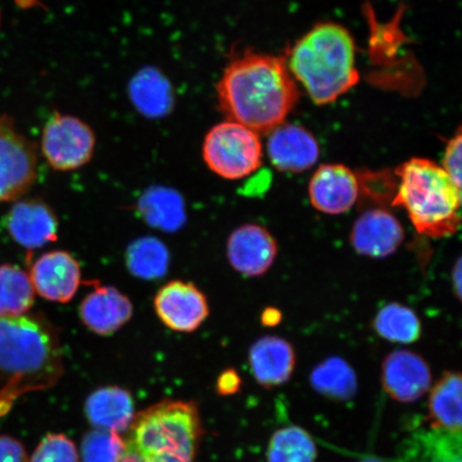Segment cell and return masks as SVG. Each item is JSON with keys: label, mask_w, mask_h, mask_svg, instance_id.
Segmentation results:
<instances>
[{"label": "cell", "mask_w": 462, "mask_h": 462, "mask_svg": "<svg viewBox=\"0 0 462 462\" xmlns=\"http://www.w3.org/2000/svg\"><path fill=\"white\" fill-rule=\"evenodd\" d=\"M63 374L60 333L42 314L0 316V417L27 393L51 388Z\"/></svg>", "instance_id": "2"}, {"label": "cell", "mask_w": 462, "mask_h": 462, "mask_svg": "<svg viewBox=\"0 0 462 462\" xmlns=\"http://www.w3.org/2000/svg\"><path fill=\"white\" fill-rule=\"evenodd\" d=\"M403 241V228L398 219L383 209L368 210L356 219L351 231V244L361 255L383 258L394 253Z\"/></svg>", "instance_id": "16"}, {"label": "cell", "mask_w": 462, "mask_h": 462, "mask_svg": "<svg viewBox=\"0 0 462 462\" xmlns=\"http://www.w3.org/2000/svg\"><path fill=\"white\" fill-rule=\"evenodd\" d=\"M217 91L219 108L228 120L257 134L282 125L299 99L296 80L287 63L252 51L228 63Z\"/></svg>", "instance_id": "1"}, {"label": "cell", "mask_w": 462, "mask_h": 462, "mask_svg": "<svg viewBox=\"0 0 462 462\" xmlns=\"http://www.w3.org/2000/svg\"><path fill=\"white\" fill-rule=\"evenodd\" d=\"M201 435L195 403L165 401L133 420L125 448L144 457L193 462Z\"/></svg>", "instance_id": "5"}, {"label": "cell", "mask_w": 462, "mask_h": 462, "mask_svg": "<svg viewBox=\"0 0 462 462\" xmlns=\"http://www.w3.org/2000/svg\"><path fill=\"white\" fill-rule=\"evenodd\" d=\"M120 462H182V461L173 460V459L144 457V456H142L140 454L133 452V450H130V449L125 448L123 457H121Z\"/></svg>", "instance_id": "34"}, {"label": "cell", "mask_w": 462, "mask_h": 462, "mask_svg": "<svg viewBox=\"0 0 462 462\" xmlns=\"http://www.w3.org/2000/svg\"><path fill=\"white\" fill-rule=\"evenodd\" d=\"M262 320L264 326L275 327L279 325L282 320V315L279 310L274 309L265 310L262 316Z\"/></svg>", "instance_id": "35"}, {"label": "cell", "mask_w": 462, "mask_h": 462, "mask_svg": "<svg viewBox=\"0 0 462 462\" xmlns=\"http://www.w3.org/2000/svg\"><path fill=\"white\" fill-rule=\"evenodd\" d=\"M361 462H383V460H379V459H374V458H369V459H366V460H363Z\"/></svg>", "instance_id": "37"}, {"label": "cell", "mask_w": 462, "mask_h": 462, "mask_svg": "<svg viewBox=\"0 0 462 462\" xmlns=\"http://www.w3.org/2000/svg\"><path fill=\"white\" fill-rule=\"evenodd\" d=\"M5 227L17 245L36 250L54 242L60 221L53 208L42 199H20L11 207Z\"/></svg>", "instance_id": "11"}, {"label": "cell", "mask_w": 462, "mask_h": 462, "mask_svg": "<svg viewBox=\"0 0 462 462\" xmlns=\"http://www.w3.org/2000/svg\"><path fill=\"white\" fill-rule=\"evenodd\" d=\"M429 364L407 350L392 352L381 369V383L386 394L400 402H413L430 390L432 380Z\"/></svg>", "instance_id": "12"}, {"label": "cell", "mask_w": 462, "mask_h": 462, "mask_svg": "<svg viewBox=\"0 0 462 462\" xmlns=\"http://www.w3.org/2000/svg\"><path fill=\"white\" fill-rule=\"evenodd\" d=\"M359 179L360 189H364L365 193L375 201L386 199H394L398 183L394 182L395 179L390 175L389 172L368 171L362 173Z\"/></svg>", "instance_id": "30"}, {"label": "cell", "mask_w": 462, "mask_h": 462, "mask_svg": "<svg viewBox=\"0 0 462 462\" xmlns=\"http://www.w3.org/2000/svg\"><path fill=\"white\" fill-rule=\"evenodd\" d=\"M34 292L46 301L69 303L82 284V270L77 259L66 251L43 254L31 268Z\"/></svg>", "instance_id": "10"}, {"label": "cell", "mask_w": 462, "mask_h": 462, "mask_svg": "<svg viewBox=\"0 0 462 462\" xmlns=\"http://www.w3.org/2000/svg\"><path fill=\"white\" fill-rule=\"evenodd\" d=\"M202 158L219 177L239 180L262 166V142L256 132L235 121H225L207 133Z\"/></svg>", "instance_id": "6"}, {"label": "cell", "mask_w": 462, "mask_h": 462, "mask_svg": "<svg viewBox=\"0 0 462 462\" xmlns=\"http://www.w3.org/2000/svg\"><path fill=\"white\" fill-rule=\"evenodd\" d=\"M310 383L320 394L339 401L349 400L357 388L354 369L338 357L320 363L310 374Z\"/></svg>", "instance_id": "25"}, {"label": "cell", "mask_w": 462, "mask_h": 462, "mask_svg": "<svg viewBox=\"0 0 462 462\" xmlns=\"http://www.w3.org/2000/svg\"><path fill=\"white\" fill-rule=\"evenodd\" d=\"M29 462H79V454L70 439L51 433L39 443Z\"/></svg>", "instance_id": "29"}, {"label": "cell", "mask_w": 462, "mask_h": 462, "mask_svg": "<svg viewBox=\"0 0 462 462\" xmlns=\"http://www.w3.org/2000/svg\"><path fill=\"white\" fill-rule=\"evenodd\" d=\"M400 179L392 205L407 211L420 235L446 238L460 226L461 189L430 160L414 158L395 171Z\"/></svg>", "instance_id": "4"}, {"label": "cell", "mask_w": 462, "mask_h": 462, "mask_svg": "<svg viewBox=\"0 0 462 462\" xmlns=\"http://www.w3.org/2000/svg\"><path fill=\"white\" fill-rule=\"evenodd\" d=\"M277 255V245L267 229L246 224L236 228L227 242V257L231 267L245 276L267 273Z\"/></svg>", "instance_id": "14"}, {"label": "cell", "mask_w": 462, "mask_h": 462, "mask_svg": "<svg viewBox=\"0 0 462 462\" xmlns=\"http://www.w3.org/2000/svg\"><path fill=\"white\" fill-rule=\"evenodd\" d=\"M0 462H29L25 448L14 438L0 436Z\"/></svg>", "instance_id": "32"}, {"label": "cell", "mask_w": 462, "mask_h": 462, "mask_svg": "<svg viewBox=\"0 0 462 462\" xmlns=\"http://www.w3.org/2000/svg\"><path fill=\"white\" fill-rule=\"evenodd\" d=\"M129 94L133 106L150 119L165 117L175 104L170 80L154 68H144L137 72L131 79Z\"/></svg>", "instance_id": "20"}, {"label": "cell", "mask_w": 462, "mask_h": 462, "mask_svg": "<svg viewBox=\"0 0 462 462\" xmlns=\"http://www.w3.org/2000/svg\"><path fill=\"white\" fill-rule=\"evenodd\" d=\"M86 417L96 430L123 432L134 420V403L128 391L106 386L87 398Z\"/></svg>", "instance_id": "19"}, {"label": "cell", "mask_w": 462, "mask_h": 462, "mask_svg": "<svg viewBox=\"0 0 462 462\" xmlns=\"http://www.w3.org/2000/svg\"><path fill=\"white\" fill-rule=\"evenodd\" d=\"M288 67L318 106L337 100L360 79L355 40L345 27L334 23L317 25L300 39Z\"/></svg>", "instance_id": "3"}, {"label": "cell", "mask_w": 462, "mask_h": 462, "mask_svg": "<svg viewBox=\"0 0 462 462\" xmlns=\"http://www.w3.org/2000/svg\"><path fill=\"white\" fill-rule=\"evenodd\" d=\"M309 193L311 205L327 215H342L359 198V179L344 165H322L311 177Z\"/></svg>", "instance_id": "13"}, {"label": "cell", "mask_w": 462, "mask_h": 462, "mask_svg": "<svg viewBox=\"0 0 462 462\" xmlns=\"http://www.w3.org/2000/svg\"><path fill=\"white\" fill-rule=\"evenodd\" d=\"M241 385V378L234 369L224 372L218 379L217 390L219 394L231 395L238 392Z\"/></svg>", "instance_id": "33"}, {"label": "cell", "mask_w": 462, "mask_h": 462, "mask_svg": "<svg viewBox=\"0 0 462 462\" xmlns=\"http://www.w3.org/2000/svg\"><path fill=\"white\" fill-rule=\"evenodd\" d=\"M171 255L166 245L155 236H143L131 242L125 253L129 273L144 281L159 280L169 271Z\"/></svg>", "instance_id": "23"}, {"label": "cell", "mask_w": 462, "mask_h": 462, "mask_svg": "<svg viewBox=\"0 0 462 462\" xmlns=\"http://www.w3.org/2000/svg\"><path fill=\"white\" fill-rule=\"evenodd\" d=\"M36 143L16 129L8 115L0 116V202L20 199L37 180Z\"/></svg>", "instance_id": "7"}, {"label": "cell", "mask_w": 462, "mask_h": 462, "mask_svg": "<svg viewBox=\"0 0 462 462\" xmlns=\"http://www.w3.org/2000/svg\"><path fill=\"white\" fill-rule=\"evenodd\" d=\"M138 213L150 226L176 233L187 222L186 204L176 189L153 187L141 196Z\"/></svg>", "instance_id": "22"}, {"label": "cell", "mask_w": 462, "mask_h": 462, "mask_svg": "<svg viewBox=\"0 0 462 462\" xmlns=\"http://www.w3.org/2000/svg\"><path fill=\"white\" fill-rule=\"evenodd\" d=\"M461 133L458 130L452 140L448 143L444 154L442 169L448 172L453 182L461 189Z\"/></svg>", "instance_id": "31"}, {"label": "cell", "mask_w": 462, "mask_h": 462, "mask_svg": "<svg viewBox=\"0 0 462 462\" xmlns=\"http://www.w3.org/2000/svg\"><path fill=\"white\" fill-rule=\"evenodd\" d=\"M250 366L257 383L264 389H273L291 379L296 354L284 338L265 337L252 346Z\"/></svg>", "instance_id": "18"}, {"label": "cell", "mask_w": 462, "mask_h": 462, "mask_svg": "<svg viewBox=\"0 0 462 462\" xmlns=\"http://www.w3.org/2000/svg\"><path fill=\"white\" fill-rule=\"evenodd\" d=\"M92 286L94 289L79 305V315L90 331L108 337L131 320L133 304L130 298L117 288L101 286L95 282Z\"/></svg>", "instance_id": "15"}, {"label": "cell", "mask_w": 462, "mask_h": 462, "mask_svg": "<svg viewBox=\"0 0 462 462\" xmlns=\"http://www.w3.org/2000/svg\"><path fill=\"white\" fill-rule=\"evenodd\" d=\"M461 374L446 372L430 391L429 421L431 429L460 437Z\"/></svg>", "instance_id": "21"}, {"label": "cell", "mask_w": 462, "mask_h": 462, "mask_svg": "<svg viewBox=\"0 0 462 462\" xmlns=\"http://www.w3.org/2000/svg\"><path fill=\"white\" fill-rule=\"evenodd\" d=\"M316 444L301 427H285L271 438L268 462H316Z\"/></svg>", "instance_id": "26"}, {"label": "cell", "mask_w": 462, "mask_h": 462, "mask_svg": "<svg viewBox=\"0 0 462 462\" xmlns=\"http://www.w3.org/2000/svg\"><path fill=\"white\" fill-rule=\"evenodd\" d=\"M125 440L115 431L95 430L82 442L83 462H120Z\"/></svg>", "instance_id": "28"}, {"label": "cell", "mask_w": 462, "mask_h": 462, "mask_svg": "<svg viewBox=\"0 0 462 462\" xmlns=\"http://www.w3.org/2000/svg\"><path fill=\"white\" fill-rule=\"evenodd\" d=\"M453 280L456 286V292L458 293V296H460L461 292V264L460 260H458L457 264H456V268L454 270V276Z\"/></svg>", "instance_id": "36"}, {"label": "cell", "mask_w": 462, "mask_h": 462, "mask_svg": "<svg viewBox=\"0 0 462 462\" xmlns=\"http://www.w3.org/2000/svg\"><path fill=\"white\" fill-rule=\"evenodd\" d=\"M154 310L171 330L190 333L209 316L206 294L190 282L175 280L162 286L154 297Z\"/></svg>", "instance_id": "9"}, {"label": "cell", "mask_w": 462, "mask_h": 462, "mask_svg": "<svg viewBox=\"0 0 462 462\" xmlns=\"http://www.w3.org/2000/svg\"><path fill=\"white\" fill-rule=\"evenodd\" d=\"M271 132L268 153L277 170L302 172L319 159V146L315 137L302 126L281 125Z\"/></svg>", "instance_id": "17"}, {"label": "cell", "mask_w": 462, "mask_h": 462, "mask_svg": "<svg viewBox=\"0 0 462 462\" xmlns=\"http://www.w3.org/2000/svg\"><path fill=\"white\" fill-rule=\"evenodd\" d=\"M374 328L381 337L401 344L417 342L421 332L417 314L397 303L386 305L380 310L374 318Z\"/></svg>", "instance_id": "27"}, {"label": "cell", "mask_w": 462, "mask_h": 462, "mask_svg": "<svg viewBox=\"0 0 462 462\" xmlns=\"http://www.w3.org/2000/svg\"><path fill=\"white\" fill-rule=\"evenodd\" d=\"M42 149L51 169L77 171L88 164L94 157L95 133L82 119L55 113L44 125Z\"/></svg>", "instance_id": "8"}, {"label": "cell", "mask_w": 462, "mask_h": 462, "mask_svg": "<svg viewBox=\"0 0 462 462\" xmlns=\"http://www.w3.org/2000/svg\"><path fill=\"white\" fill-rule=\"evenodd\" d=\"M34 303L31 277L16 265L0 264V316L28 313Z\"/></svg>", "instance_id": "24"}]
</instances>
